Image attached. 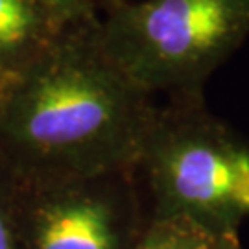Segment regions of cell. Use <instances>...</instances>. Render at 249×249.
<instances>
[{"mask_svg":"<svg viewBox=\"0 0 249 249\" xmlns=\"http://www.w3.org/2000/svg\"><path fill=\"white\" fill-rule=\"evenodd\" d=\"M94 176L22 179L24 222L34 249H115L120 238V201Z\"/></svg>","mask_w":249,"mask_h":249,"instance_id":"4","label":"cell"},{"mask_svg":"<svg viewBox=\"0 0 249 249\" xmlns=\"http://www.w3.org/2000/svg\"><path fill=\"white\" fill-rule=\"evenodd\" d=\"M155 107L107 52L90 13L6 90L0 159L22 179L115 172L137 160Z\"/></svg>","mask_w":249,"mask_h":249,"instance_id":"1","label":"cell"},{"mask_svg":"<svg viewBox=\"0 0 249 249\" xmlns=\"http://www.w3.org/2000/svg\"><path fill=\"white\" fill-rule=\"evenodd\" d=\"M13 81L9 80H4V78H0V102H2V98H4V94H6V90L9 89V85H11Z\"/></svg>","mask_w":249,"mask_h":249,"instance_id":"9","label":"cell"},{"mask_svg":"<svg viewBox=\"0 0 249 249\" xmlns=\"http://www.w3.org/2000/svg\"><path fill=\"white\" fill-rule=\"evenodd\" d=\"M100 34L131 80L155 96L203 90L249 37V0H102Z\"/></svg>","mask_w":249,"mask_h":249,"instance_id":"2","label":"cell"},{"mask_svg":"<svg viewBox=\"0 0 249 249\" xmlns=\"http://www.w3.org/2000/svg\"><path fill=\"white\" fill-rule=\"evenodd\" d=\"M61 2L76 9H85V11H94L102 4V0H61Z\"/></svg>","mask_w":249,"mask_h":249,"instance_id":"8","label":"cell"},{"mask_svg":"<svg viewBox=\"0 0 249 249\" xmlns=\"http://www.w3.org/2000/svg\"><path fill=\"white\" fill-rule=\"evenodd\" d=\"M61 0H0V78L13 81L74 20L96 13Z\"/></svg>","mask_w":249,"mask_h":249,"instance_id":"5","label":"cell"},{"mask_svg":"<svg viewBox=\"0 0 249 249\" xmlns=\"http://www.w3.org/2000/svg\"><path fill=\"white\" fill-rule=\"evenodd\" d=\"M137 159L150 162L170 211L201 225V218L249 214V148L209 113L203 90L157 104Z\"/></svg>","mask_w":249,"mask_h":249,"instance_id":"3","label":"cell"},{"mask_svg":"<svg viewBox=\"0 0 249 249\" xmlns=\"http://www.w3.org/2000/svg\"><path fill=\"white\" fill-rule=\"evenodd\" d=\"M24 222V181L0 159V249H15Z\"/></svg>","mask_w":249,"mask_h":249,"instance_id":"7","label":"cell"},{"mask_svg":"<svg viewBox=\"0 0 249 249\" xmlns=\"http://www.w3.org/2000/svg\"><path fill=\"white\" fill-rule=\"evenodd\" d=\"M211 234L203 225L183 216L160 218L137 249H205Z\"/></svg>","mask_w":249,"mask_h":249,"instance_id":"6","label":"cell"}]
</instances>
